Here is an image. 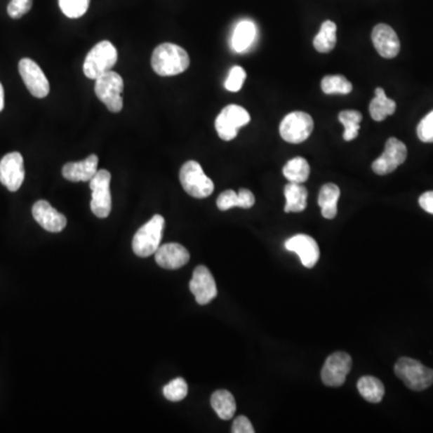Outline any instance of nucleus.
Instances as JSON below:
<instances>
[{"label": "nucleus", "instance_id": "obj_1", "mask_svg": "<svg viewBox=\"0 0 433 433\" xmlns=\"http://www.w3.org/2000/svg\"><path fill=\"white\" fill-rule=\"evenodd\" d=\"M151 64L156 74L168 77L185 72L189 67L190 58L185 48L176 44L164 42L153 51Z\"/></svg>", "mask_w": 433, "mask_h": 433}, {"label": "nucleus", "instance_id": "obj_2", "mask_svg": "<svg viewBox=\"0 0 433 433\" xmlns=\"http://www.w3.org/2000/svg\"><path fill=\"white\" fill-rule=\"evenodd\" d=\"M164 227V217L156 215L140 227L133 239V251L138 257L147 258L158 251L163 239Z\"/></svg>", "mask_w": 433, "mask_h": 433}, {"label": "nucleus", "instance_id": "obj_3", "mask_svg": "<svg viewBox=\"0 0 433 433\" xmlns=\"http://www.w3.org/2000/svg\"><path fill=\"white\" fill-rule=\"evenodd\" d=\"M117 59L116 47L107 40L100 41L89 51L84 59V74L91 80H97L98 77L112 70Z\"/></svg>", "mask_w": 433, "mask_h": 433}, {"label": "nucleus", "instance_id": "obj_4", "mask_svg": "<svg viewBox=\"0 0 433 433\" xmlns=\"http://www.w3.org/2000/svg\"><path fill=\"white\" fill-rule=\"evenodd\" d=\"M395 375L406 387L414 392H421L433 384V370L420 361L411 358H401L396 362Z\"/></svg>", "mask_w": 433, "mask_h": 433}, {"label": "nucleus", "instance_id": "obj_5", "mask_svg": "<svg viewBox=\"0 0 433 433\" xmlns=\"http://www.w3.org/2000/svg\"><path fill=\"white\" fill-rule=\"evenodd\" d=\"M180 182L183 189L193 198H208L215 190L213 181L204 173L201 165L195 160L183 164L180 171Z\"/></svg>", "mask_w": 433, "mask_h": 433}, {"label": "nucleus", "instance_id": "obj_6", "mask_svg": "<svg viewBox=\"0 0 433 433\" xmlns=\"http://www.w3.org/2000/svg\"><path fill=\"white\" fill-rule=\"evenodd\" d=\"M123 89L124 82L122 76L112 70L98 77L94 86V92L97 94L98 99L114 114L122 111Z\"/></svg>", "mask_w": 433, "mask_h": 433}, {"label": "nucleus", "instance_id": "obj_7", "mask_svg": "<svg viewBox=\"0 0 433 433\" xmlns=\"http://www.w3.org/2000/svg\"><path fill=\"white\" fill-rule=\"evenodd\" d=\"M111 173L105 168L98 170L95 176L89 181V188L92 190L91 210L98 218H107L112 210V196H111Z\"/></svg>", "mask_w": 433, "mask_h": 433}, {"label": "nucleus", "instance_id": "obj_8", "mask_svg": "<svg viewBox=\"0 0 433 433\" xmlns=\"http://www.w3.org/2000/svg\"><path fill=\"white\" fill-rule=\"evenodd\" d=\"M251 122L248 111L240 105H227L215 118V131L220 139L232 141L235 139L242 126Z\"/></svg>", "mask_w": 433, "mask_h": 433}, {"label": "nucleus", "instance_id": "obj_9", "mask_svg": "<svg viewBox=\"0 0 433 433\" xmlns=\"http://www.w3.org/2000/svg\"><path fill=\"white\" fill-rule=\"evenodd\" d=\"M314 129V121L311 114L302 111H294L286 114L279 124V134L289 143H301L311 136Z\"/></svg>", "mask_w": 433, "mask_h": 433}, {"label": "nucleus", "instance_id": "obj_10", "mask_svg": "<svg viewBox=\"0 0 433 433\" xmlns=\"http://www.w3.org/2000/svg\"><path fill=\"white\" fill-rule=\"evenodd\" d=\"M407 147L402 141L396 138H390L385 143V148L382 156L375 159L372 164L373 173L379 176H385L394 173L396 168L404 164L407 159Z\"/></svg>", "mask_w": 433, "mask_h": 433}, {"label": "nucleus", "instance_id": "obj_11", "mask_svg": "<svg viewBox=\"0 0 433 433\" xmlns=\"http://www.w3.org/2000/svg\"><path fill=\"white\" fill-rule=\"evenodd\" d=\"M352 358L349 354L336 352L331 354L321 368V380L326 387H338L343 385L347 375L352 370Z\"/></svg>", "mask_w": 433, "mask_h": 433}, {"label": "nucleus", "instance_id": "obj_12", "mask_svg": "<svg viewBox=\"0 0 433 433\" xmlns=\"http://www.w3.org/2000/svg\"><path fill=\"white\" fill-rule=\"evenodd\" d=\"M18 72L25 87L33 97L42 99L50 94V82L41 67L29 58H23L18 64Z\"/></svg>", "mask_w": 433, "mask_h": 433}, {"label": "nucleus", "instance_id": "obj_13", "mask_svg": "<svg viewBox=\"0 0 433 433\" xmlns=\"http://www.w3.org/2000/svg\"><path fill=\"white\" fill-rule=\"evenodd\" d=\"M25 161L21 153L13 152L0 161V182L10 192H17L25 181Z\"/></svg>", "mask_w": 433, "mask_h": 433}, {"label": "nucleus", "instance_id": "obj_14", "mask_svg": "<svg viewBox=\"0 0 433 433\" xmlns=\"http://www.w3.org/2000/svg\"><path fill=\"white\" fill-rule=\"evenodd\" d=\"M189 289L199 305H207L217 296V286L210 269L200 265L194 269L193 277L189 283Z\"/></svg>", "mask_w": 433, "mask_h": 433}, {"label": "nucleus", "instance_id": "obj_15", "mask_svg": "<svg viewBox=\"0 0 433 433\" xmlns=\"http://www.w3.org/2000/svg\"><path fill=\"white\" fill-rule=\"evenodd\" d=\"M286 251L294 252L299 255L302 265L307 269L314 267L320 258L319 246L311 236L299 234L286 241Z\"/></svg>", "mask_w": 433, "mask_h": 433}, {"label": "nucleus", "instance_id": "obj_16", "mask_svg": "<svg viewBox=\"0 0 433 433\" xmlns=\"http://www.w3.org/2000/svg\"><path fill=\"white\" fill-rule=\"evenodd\" d=\"M372 42L375 51L385 59L395 58L400 53L401 42L390 25L379 23L372 32Z\"/></svg>", "mask_w": 433, "mask_h": 433}, {"label": "nucleus", "instance_id": "obj_17", "mask_svg": "<svg viewBox=\"0 0 433 433\" xmlns=\"http://www.w3.org/2000/svg\"><path fill=\"white\" fill-rule=\"evenodd\" d=\"M35 222L48 232H63L67 227V217L51 206L50 202L39 200L32 208Z\"/></svg>", "mask_w": 433, "mask_h": 433}, {"label": "nucleus", "instance_id": "obj_18", "mask_svg": "<svg viewBox=\"0 0 433 433\" xmlns=\"http://www.w3.org/2000/svg\"><path fill=\"white\" fill-rule=\"evenodd\" d=\"M156 264L166 269H181L189 261V252L178 244H166L160 246L154 253Z\"/></svg>", "mask_w": 433, "mask_h": 433}, {"label": "nucleus", "instance_id": "obj_19", "mask_svg": "<svg viewBox=\"0 0 433 433\" xmlns=\"http://www.w3.org/2000/svg\"><path fill=\"white\" fill-rule=\"evenodd\" d=\"M98 156L91 154L86 159L67 163L62 168L65 180L70 182H89L98 173Z\"/></svg>", "mask_w": 433, "mask_h": 433}, {"label": "nucleus", "instance_id": "obj_20", "mask_svg": "<svg viewBox=\"0 0 433 433\" xmlns=\"http://www.w3.org/2000/svg\"><path fill=\"white\" fill-rule=\"evenodd\" d=\"M257 39V25L251 20L239 22L235 27L232 38V50L237 53H244L253 46Z\"/></svg>", "mask_w": 433, "mask_h": 433}, {"label": "nucleus", "instance_id": "obj_21", "mask_svg": "<svg viewBox=\"0 0 433 433\" xmlns=\"http://www.w3.org/2000/svg\"><path fill=\"white\" fill-rule=\"evenodd\" d=\"M286 213H299L307 206V189L301 183L289 182L284 188Z\"/></svg>", "mask_w": 433, "mask_h": 433}, {"label": "nucleus", "instance_id": "obj_22", "mask_svg": "<svg viewBox=\"0 0 433 433\" xmlns=\"http://www.w3.org/2000/svg\"><path fill=\"white\" fill-rule=\"evenodd\" d=\"M341 195L338 185L326 183L321 187L318 196V205L321 208V215L326 219H333L337 215V202Z\"/></svg>", "mask_w": 433, "mask_h": 433}, {"label": "nucleus", "instance_id": "obj_23", "mask_svg": "<svg viewBox=\"0 0 433 433\" xmlns=\"http://www.w3.org/2000/svg\"><path fill=\"white\" fill-rule=\"evenodd\" d=\"M375 98L372 99L370 104L371 117L375 122H382L387 116L395 114V101L387 97L383 88H375Z\"/></svg>", "mask_w": 433, "mask_h": 433}, {"label": "nucleus", "instance_id": "obj_24", "mask_svg": "<svg viewBox=\"0 0 433 433\" xmlns=\"http://www.w3.org/2000/svg\"><path fill=\"white\" fill-rule=\"evenodd\" d=\"M211 406L222 420H230L235 415L236 401L232 392L217 390L211 396Z\"/></svg>", "mask_w": 433, "mask_h": 433}, {"label": "nucleus", "instance_id": "obj_25", "mask_svg": "<svg viewBox=\"0 0 433 433\" xmlns=\"http://www.w3.org/2000/svg\"><path fill=\"white\" fill-rule=\"evenodd\" d=\"M337 44V25L335 22L325 21L320 27L319 33L313 39V46L320 53H328Z\"/></svg>", "mask_w": 433, "mask_h": 433}, {"label": "nucleus", "instance_id": "obj_26", "mask_svg": "<svg viewBox=\"0 0 433 433\" xmlns=\"http://www.w3.org/2000/svg\"><path fill=\"white\" fill-rule=\"evenodd\" d=\"M358 390L360 395L371 404H379L385 394L383 383L372 375H365L359 379Z\"/></svg>", "mask_w": 433, "mask_h": 433}, {"label": "nucleus", "instance_id": "obj_27", "mask_svg": "<svg viewBox=\"0 0 433 433\" xmlns=\"http://www.w3.org/2000/svg\"><path fill=\"white\" fill-rule=\"evenodd\" d=\"M309 173H311L309 164L307 160L302 156H295L289 160L283 168V175L288 181L293 182V183L302 185L307 181Z\"/></svg>", "mask_w": 433, "mask_h": 433}, {"label": "nucleus", "instance_id": "obj_28", "mask_svg": "<svg viewBox=\"0 0 433 433\" xmlns=\"http://www.w3.org/2000/svg\"><path fill=\"white\" fill-rule=\"evenodd\" d=\"M338 121L345 126L343 139L345 141H353L358 138L360 123L362 121L361 112L357 109H345L338 114Z\"/></svg>", "mask_w": 433, "mask_h": 433}, {"label": "nucleus", "instance_id": "obj_29", "mask_svg": "<svg viewBox=\"0 0 433 433\" xmlns=\"http://www.w3.org/2000/svg\"><path fill=\"white\" fill-rule=\"evenodd\" d=\"M320 86L325 94H349L353 91V84L342 75L325 76Z\"/></svg>", "mask_w": 433, "mask_h": 433}, {"label": "nucleus", "instance_id": "obj_30", "mask_svg": "<svg viewBox=\"0 0 433 433\" xmlns=\"http://www.w3.org/2000/svg\"><path fill=\"white\" fill-rule=\"evenodd\" d=\"M91 0H59V8L69 18H80L87 13Z\"/></svg>", "mask_w": 433, "mask_h": 433}, {"label": "nucleus", "instance_id": "obj_31", "mask_svg": "<svg viewBox=\"0 0 433 433\" xmlns=\"http://www.w3.org/2000/svg\"><path fill=\"white\" fill-rule=\"evenodd\" d=\"M163 394L168 401L173 402L185 400L188 395V384L185 383L183 378L173 379L168 385H165Z\"/></svg>", "mask_w": 433, "mask_h": 433}, {"label": "nucleus", "instance_id": "obj_32", "mask_svg": "<svg viewBox=\"0 0 433 433\" xmlns=\"http://www.w3.org/2000/svg\"><path fill=\"white\" fill-rule=\"evenodd\" d=\"M247 79V74L244 72V69L239 65L232 67V70L229 72L227 81H225V88L229 92H239L244 87V81Z\"/></svg>", "mask_w": 433, "mask_h": 433}, {"label": "nucleus", "instance_id": "obj_33", "mask_svg": "<svg viewBox=\"0 0 433 433\" xmlns=\"http://www.w3.org/2000/svg\"><path fill=\"white\" fill-rule=\"evenodd\" d=\"M417 134L422 142L433 143V111L421 119L417 128Z\"/></svg>", "mask_w": 433, "mask_h": 433}, {"label": "nucleus", "instance_id": "obj_34", "mask_svg": "<svg viewBox=\"0 0 433 433\" xmlns=\"http://www.w3.org/2000/svg\"><path fill=\"white\" fill-rule=\"evenodd\" d=\"M33 6V0H11L8 5V16L13 20H18L30 11Z\"/></svg>", "mask_w": 433, "mask_h": 433}, {"label": "nucleus", "instance_id": "obj_35", "mask_svg": "<svg viewBox=\"0 0 433 433\" xmlns=\"http://www.w3.org/2000/svg\"><path fill=\"white\" fill-rule=\"evenodd\" d=\"M217 206L220 211H227L234 207H240L239 194L234 190H225L217 199Z\"/></svg>", "mask_w": 433, "mask_h": 433}, {"label": "nucleus", "instance_id": "obj_36", "mask_svg": "<svg viewBox=\"0 0 433 433\" xmlns=\"http://www.w3.org/2000/svg\"><path fill=\"white\" fill-rule=\"evenodd\" d=\"M232 433H254V429H253L252 422L249 421L248 418L244 417V415H240V417L236 418L232 424Z\"/></svg>", "mask_w": 433, "mask_h": 433}, {"label": "nucleus", "instance_id": "obj_37", "mask_svg": "<svg viewBox=\"0 0 433 433\" xmlns=\"http://www.w3.org/2000/svg\"><path fill=\"white\" fill-rule=\"evenodd\" d=\"M239 200H240L241 208H251L255 204V196L251 190L242 188L239 190Z\"/></svg>", "mask_w": 433, "mask_h": 433}, {"label": "nucleus", "instance_id": "obj_38", "mask_svg": "<svg viewBox=\"0 0 433 433\" xmlns=\"http://www.w3.org/2000/svg\"><path fill=\"white\" fill-rule=\"evenodd\" d=\"M419 205L427 213L433 215V192H426L419 198Z\"/></svg>", "mask_w": 433, "mask_h": 433}, {"label": "nucleus", "instance_id": "obj_39", "mask_svg": "<svg viewBox=\"0 0 433 433\" xmlns=\"http://www.w3.org/2000/svg\"><path fill=\"white\" fill-rule=\"evenodd\" d=\"M4 109V88L3 84H0V112Z\"/></svg>", "mask_w": 433, "mask_h": 433}]
</instances>
